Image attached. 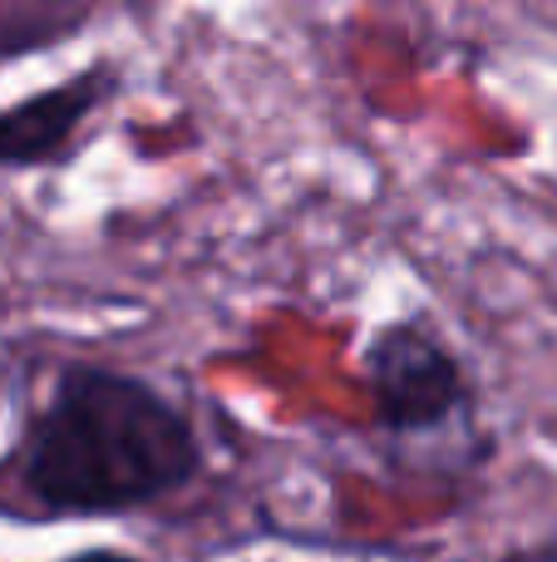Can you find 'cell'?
Returning <instances> with one entry per match:
<instances>
[{
  "label": "cell",
  "instance_id": "obj_2",
  "mask_svg": "<svg viewBox=\"0 0 557 562\" xmlns=\"http://www.w3.org/2000/svg\"><path fill=\"white\" fill-rule=\"evenodd\" d=\"M361 375L371 390L375 425L390 435H434L459 409H469V375L440 330L414 316L380 321L361 350Z\"/></svg>",
  "mask_w": 557,
  "mask_h": 562
},
{
  "label": "cell",
  "instance_id": "obj_4",
  "mask_svg": "<svg viewBox=\"0 0 557 562\" xmlns=\"http://www.w3.org/2000/svg\"><path fill=\"white\" fill-rule=\"evenodd\" d=\"M499 562H557V538H538V543H523L513 553H503Z\"/></svg>",
  "mask_w": 557,
  "mask_h": 562
},
{
  "label": "cell",
  "instance_id": "obj_1",
  "mask_svg": "<svg viewBox=\"0 0 557 562\" xmlns=\"http://www.w3.org/2000/svg\"><path fill=\"white\" fill-rule=\"evenodd\" d=\"M197 474L203 439L183 405L134 370L69 360L0 464V508L114 518L183 494Z\"/></svg>",
  "mask_w": 557,
  "mask_h": 562
},
{
  "label": "cell",
  "instance_id": "obj_5",
  "mask_svg": "<svg viewBox=\"0 0 557 562\" xmlns=\"http://www.w3.org/2000/svg\"><path fill=\"white\" fill-rule=\"evenodd\" d=\"M59 562H154V558H138V553H124V548H79V553L59 558Z\"/></svg>",
  "mask_w": 557,
  "mask_h": 562
},
{
  "label": "cell",
  "instance_id": "obj_3",
  "mask_svg": "<svg viewBox=\"0 0 557 562\" xmlns=\"http://www.w3.org/2000/svg\"><path fill=\"white\" fill-rule=\"evenodd\" d=\"M118 69L109 59H94L79 75L45 85L35 94L0 104V173L25 168H55L75 154L84 124L114 99Z\"/></svg>",
  "mask_w": 557,
  "mask_h": 562
}]
</instances>
